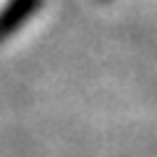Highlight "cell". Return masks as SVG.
Returning a JSON list of instances; mask_svg holds the SVG:
<instances>
[{
	"mask_svg": "<svg viewBox=\"0 0 157 157\" xmlns=\"http://www.w3.org/2000/svg\"><path fill=\"white\" fill-rule=\"evenodd\" d=\"M42 0H11L3 11H0V42L8 39L29 16H34Z\"/></svg>",
	"mask_w": 157,
	"mask_h": 157,
	"instance_id": "cell-1",
	"label": "cell"
}]
</instances>
